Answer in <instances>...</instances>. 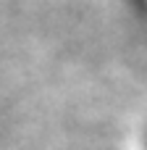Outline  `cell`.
<instances>
[{
	"mask_svg": "<svg viewBox=\"0 0 147 150\" xmlns=\"http://www.w3.org/2000/svg\"><path fill=\"white\" fill-rule=\"evenodd\" d=\"M145 150H147V134H145Z\"/></svg>",
	"mask_w": 147,
	"mask_h": 150,
	"instance_id": "cell-1",
	"label": "cell"
}]
</instances>
